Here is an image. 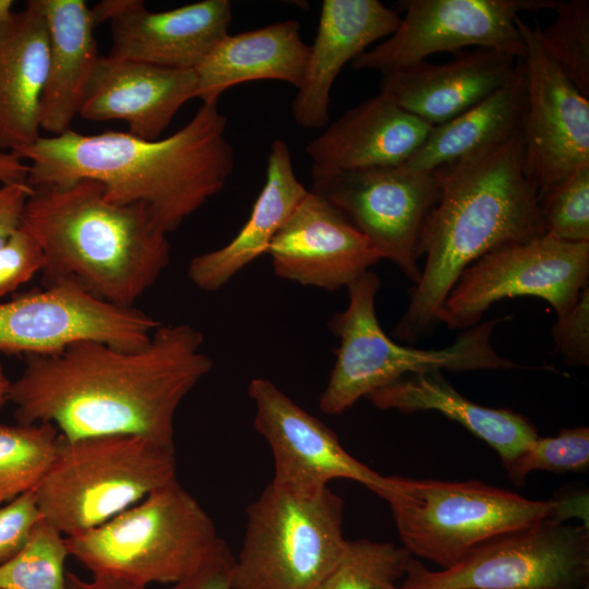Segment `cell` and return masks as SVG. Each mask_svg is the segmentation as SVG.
Here are the masks:
<instances>
[{
  "label": "cell",
  "mask_w": 589,
  "mask_h": 589,
  "mask_svg": "<svg viewBox=\"0 0 589 589\" xmlns=\"http://www.w3.org/2000/svg\"><path fill=\"white\" fill-rule=\"evenodd\" d=\"M203 344L190 324H161L136 350L85 340L26 356L8 399L16 423H50L67 440L135 435L175 445L176 412L213 368Z\"/></svg>",
  "instance_id": "obj_1"
},
{
  "label": "cell",
  "mask_w": 589,
  "mask_h": 589,
  "mask_svg": "<svg viewBox=\"0 0 589 589\" xmlns=\"http://www.w3.org/2000/svg\"><path fill=\"white\" fill-rule=\"evenodd\" d=\"M226 130L227 118L217 103H203L184 127L165 139L71 129L40 136L13 154L28 161L29 187L98 181L107 200L144 205L168 235L225 188L235 168Z\"/></svg>",
  "instance_id": "obj_2"
},
{
  "label": "cell",
  "mask_w": 589,
  "mask_h": 589,
  "mask_svg": "<svg viewBox=\"0 0 589 589\" xmlns=\"http://www.w3.org/2000/svg\"><path fill=\"white\" fill-rule=\"evenodd\" d=\"M435 170L441 194L418 242L424 264L392 330L406 342L418 341L440 323L447 294L470 264L496 248L544 235L521 132Z\"/></svg>",
  "instance_id": "obj_3"
},
{
  "label": "cell",
  "mask_w": 589,
  "mask_h": 589,
  "mask_svg": "<svg viewBox=\"0 0 589 589\" xmlns=\"http://www.w3.org/2000/svg\"><path fill=\"white\" fill-rule=\"evenodd\" d=\"M21 227L44 252L46 287L69 284L120 308H134L170 262L147 208L107 200L91 179L34 187Z\"/></svg>",
  "instance_id": "obj_4"
},
{
  "label": "cell",
  "mask_w": 589,
  "mask_h": 589,
  "mask_svg": "<svg viewBox=\"0 0 589 589\" xmlns=\"http://www.w3.org/2000/svg\"><path fill=\"white\" fill-rule=\"evenodd\" d=\"M376 495L389 505L401 546L441 569L505 533L549 519L584 516L588 500L585 495L534 501L478 480L398 476L386 477Z\"/></svg>",
  "instance_id": "obj_5"
},
{
  "label": "cell",
  "mask_w": 589,
  "mask_h": 589,
  "mask_svg": "<svg viewBox=\"0 0 589 589\" xmlns=\"http://www.w3.org/2000/svg\"><path fill=\"white\" fill-rule=\"evenodd\" d=\"M380 286L381 279L374 272L365 273L347 287L346 309L335 313L328 322L329 329L339 338V346L318 401L324 413H342L361 398L411 374L519 368L497 353L492 345L495 326L506 317L480 322L440 349H419L394 341L385 334L376 315Z\"/></svg>",
  "instance_id": "obj_6"
},
{
  "label": "cell",
  "mask_w": 589,
  "mask_h": 589,
  "mask_svg": "<svg viewBox=\"0 0 589 589\" xmlns=\"http://www.w3.org/2000/svg\"><path fill=\"white\" fill-rule=\"evenodd\" d=\"M177 479L175 445L135 435L67 440L35 494L44 519L64 537L94 529Z\"/></svg>",
  "instance_id": "obj_7"
},
{
  "label": "cell",
  "mask_w": 589,
  "mask_h": 589,
  "mask_svg": "<svg viewBox=\"0 0 589 589\" xmlns=\"http://www.w3.org/2000/svg\"><path fill=\"white\" fill-rule=\"evenodd\" d=\"M219 539L209 515L176 479L105 524L65 537V544L93 577L147 588L183 578Z\"/></svg>",
  "instance_id": "obj_8"
},
{
  "label": "cell",
  "mask_w": 589,
  "mask_h": 589,
  "mask_svg": "<svg viewBox=\"0 0 589 589\" xmlns=\"http://www.w3.org/2000/svg\"><path fill=\"white\" fill-rule=\"evenodd\" d=\"M342 513L329 488L299 496L269 483L248 507L232 589H320L347 546Z\"/></svg>",
  "instance_id": "obj_9"
},
{
  "label": "cell",
  "mask_w": 589,
  "mask_h": 589,
  "mask_svg": "<svg viewBox=\"0 0 589 589\" xmlns=\"http://www.w3.org/2000/svg\"><path fill=\"white\" fill-rule=\"evenodd\" d=\"M405 576V589H588V525L544 520L483 543L448 569L411 557Z\"/></svg>",
  "instance_id": "obj_10"
},
{
  "label": "cell",
  "mask_w": 589,
  "mask_h": 589,
  "mask_svg": "<svg viewBox=\"0 0 589 589\" xmlns=\"http://www.w3.org/2000/svg\"><path fill=\"white\" fill-rule=\"evenodd\" d=\"M589 279V243L545 235L496 248L470 264L447 294L438 322L465 330L494 303L517 297L548 302L556 316L578 301Z\"/></svg>",
  "instance_id": "obj_11"
},
{
  "label": "cell",
  "mask_w": 589,
  "mask_h": 589,
  "mask_svg": "<svg viewBox=\"0 0 589 589\" xmlns=\"http://www.w3.org/2000/svg\"><path fill=\"white\" fill-rule=\"evenodd\" d=\"M311 175L309 190L334 205L382 260L393 262L414 285L421 228L441 194L436 170L401 165Z\"/></svg>",
  "instance_id": "obj_12"
},
{
  "label": "cell",
  "mask_w": 589,
  "mask_h": 589,
  "mask_svg": "<svg viewBox=\"0 0 589 589\" xmlns=\"http://www.w3.org/2000/svg\"><path fill=\"white\" fill-rule=\"evenodd\" d=\"M557 0H402L396 32L356 58L354 70L382 73L425 61L442 51L490 48L522 59L519 13L554 9Z\"/></svg>",
  "instance_id": "obj_13"
},
{
  "label": "cell",
  "mask_w": 589,
  "mask_h": 589,
  "mask_svg": "<svg viewBox=\"0 0 589 589\" xmlns=\"http://www.w3.org/2000/svg\"><path fill=\"white\" fill-rule=\"evenodd\" d=\"M160 325L135 306H116L75 286L56 284L0 302V352L47 356L85 340L136 350Z\"/></svg>",
  "instance_id": "obj_14"
},
{
  "label": "cell",
  "mask_w": 589,
  "mask_h": 589,
  "mask_svg": "<svg viewBox=\"0 0 589 589\" xmlns=\"http://www.w3.org/2000/svg\"><path fill=\"white\" fill-rule=\"evenodd\" d=\"M516 25L525 44L524 163L539 197L589 166V98L546 53L539 25L530 26L520 17Z\"/></svg>",
  "instance_id": "obj_15"
},
{
  "label": "cell",
  "mask_w": 589,
  "mask_h": 589,
  "mask_svg": "<svg viewBox=\"0 0 589 589\" xmlns=\"http://www.w3.org/2000/svg\"><path fill=\"white\" fill-rule=\"evenodd\" d=\"M248 394L255 406L254 428L272 450L274 486L299 496L315 495L336 479L359 482L375 494L385 486L386 476L352 457L332 429L271 380H251Z\"/></svg>",
  "instance_id": "obj_16"
},
{
  "label": "cell",
  "mask_w": 589,
  "mask_h": 589,
  "mask_svg": "<svg viewBox=\"0 0 589 589\" xmlns=\"http://www.w3.org/2000/svg\"><path fill=\"white\" fill-rule=\"evenodd\" d=\"M92 10L95 25L108 22L116 59L194 70L228 34L229 0H203L154 12L141 0H105Z\"/></svg>",
  "instance_id": "obj_17"
},
{
  "label": "cell",
  "mask_w": 589,
  "mask_h": 589,
  "mask_svg": "<svg viewBox=\"0 0 589 589\" xmlns=\"http://www.w3.org/2000/svg\"><path fill=\"white\" fill-rule=\"evenodd\" d=\"M267 254L277 277L327 291L347 288L382 260L334 205L310 190Z\"/></svg>",
  "instance_id": "obj_18"
},
{
  "label": "cell",
  "mask_w": 589,
  "mask_h": 589,
  "mask_svg": "<svg viewBox=\"0 0 589 589\" xmlns=\"http://www.w3.org/2000/svg\"><path fill=\"white\" fill-rule=\"evenodd\" d=\"M195 95L194 70L100 56L79 116L89 121H123L130 134L155 141Z\"/></svg>",
  "instance_id": "obj_19"
},
{
  "label": "cell",
  "mask_w": 589,
  "mask_h": 589,
  "mask_svg": "<svg viewBox=\"0 0 589 589\" xmlns=\"http://www.w3.org/2000/svg\"><path fill=\"white\" fill-rule=\"evenodd\" d=\"M398 14L378 0H324L303 79L291 104L293 121L323 129L329 120L330 92L341 69L374 41L398 28Z\"/></svg>",
  "instance_id": "obj_20"
},
{
  "label": "cell",
  "mask_w": 589,
  "mask_h": 589,
  "mask_svg": "<svg viewBox=\"0 0 589 589\" xmlns=\"http://www.w3.org/2000/svg\"><path fill=\"white\" fill-rule=\"evenodd\" d=\"M431 129V124L378 93L346 111L306 145L311 172L405 165Z\"/></svg>",
  "instance_id": "obj_21"
},
{
  "label": "cell",
  "mask_w": 589,
  "mask_h": 589,
  "mask_svg": "<svg viewBox=\"0 0 589 589\" xmlns=\"http://www.w3.org/2000/svg\"><path fill=\"white\" fill-rule=\"evenodd\" d=\"M519 60L494 49L474 48L446 63L422 61L382 73L380 93L432 127L438 125L502 87Z\"/></svg>",
  "instance_id": "obj_22"
},
{
  "label": "cell",
  "mask_w": 589,
  "mask_h": 589,
  "mask_svg": "<svg viewBox=\"0 0 589 589\" xmlns=\"http://www.w3.org/2000/svg\"><path fill=\"white\" fill-rule=\"evenodd\" d=\"M48 56L45 19L27 1L0 27V152L16 153L41 136Z\"/></svg>",
  "instance_id": "obj_23"
},
{
  "label": "cell",
  "mask_w": 589,
  "mask_h": 589,
  "mask_svg": "<svg viewBox=\"0 0 589 589\" xmlns=\"http://www.w3.org/2000/svg\"><path fill=\"white\" fill-rule=\"evenodd\" d=\"M44 16L49 41L48 73L40 103V130L50 136L71 130L98 63L95 23L84 0H29Z\"/></svg>",
  "instance_id": "obj_24"
},
{
  "label": "cell",
  "mask_w": 589,
  "mask_h": 589,
  "mask_svg": "<svg viewBox=\"0 0 589 589\" xmlns=\"http://www.w3.org/2000/svg\"><path fill=\"white\" fill-rule=\"evenodd\" d=\"M308 193L297 178L290 149L283 140L269 148L266 179L251 215L226 245L193 257L188 278L200 290L213 292L226 286L238 273L267 253L276 233Z\"/></svg>",
  "instance_id": "obj_25"
},
{
  "label": "cell",
  "mask_w": 589,
  "mask_h": 589,
  "mask_svg": "<svg viewBox=\"0 0 589 589\" xmlns=\"http://www.w3.org/2000/svg\"><path fill=\"white\" fill-rule=\"evenodd\" d=\"M309 51L296 20L227 34L194 69L195 98L202 104L217 103L228 88L260 80L281 81L298 87Z\"/></svg>",
  "instance_id": "obj_26"
},
{
  "label": "cell",
  "mask_w": 589,
  "mask_h": 589,
  "mask_svg": "<svg viewBox=\"0 0 589 589\" xmlns=\"http://www.w3.org/2000/svg\"><path fill=\"white\" fill-rule=\"evenodd\" d=\"M366 398L381 410L437 411L491 446L504 466L538 436L533 424L524 416L471 401L449 384L442 371L404 376Z\"/></svg>",
  "instance_id": "obj_27"
},
{
  "label": "cell",
  "mask_w": 589,
  "mask_h": 589,
  "mask_svg": "<svg viewBox=\"0 0 589 589\" xmlns=\"http://www.w3.org/2000/svg\"><path fill=\"white\" fill-rule=\"evenodd\" d=\"M526 105L522 59L508 81L452 120L433 125L420 148L405 164L432 171L521 132Z\"/></svg>",
  "instance_id": "obj_28"
},
{
  "label": "cell",
  "mask_w": 589,
  "mask_h": 589,
  "mask_svg": "<svg viewBox=\"0 0 589 589\" xmlns=\"http://www.w3.org/2000/svg\"><path fill=\"white\" fill-rule=\"evenodd\" d=\"M59 440L50 423H0V506L36 488Z\"/></svg>",
  "instance_id": "obj_29"
},
{
  "label": "cell",
  "mask_w": 589,
  "mask_h": 589,
  "mask_svg": "<svg viewBox=\"0 0 589 589\" xmlns=\"http://www.w3.org/2000/svg\"><path fill=\"white\" fill-rule=\"evenodd\" d=\"M65 537L41 518L24 548L0 565V589H68Z\"/></svg>",
  "instance_id": "obj_30"
},
{
  "label": "cell",
  "mask_w": 589,
  "mask_h": 589,
  "mask_svg": "<svg viewBox=\"0 0 589 589\" xmlns=\"http://www.w3.org/2000/svg\"><path fill=\"white\" fill-rule=\"evenodd\" d=\"M410 560L404 546L390 542L348 540L342 557L320 589H388L406 574Z\"/></svg>",
  "instance_id": "obj_31"
},
{
  "label": "cell",
  "mask_w": 589,
  "mask_h": 589,
  "mask_svg": "<svg viewBox=\"0 0 589 589\" xmlns=\"http://www.w3.org/2000/svg\"><path fill=\"white\" fill-rule=\"evenodd\" d=\"M555 17L540 28L546 53L585 97L589 98V1H557Z\"/></svg>",
  "instance_id": "obj_32"
},
{
  "label": "cell",
  "mask_w": 589,
  "mask_h": 589,
  "mask_svg": "<svg viewBox=\"0 0 589 589\" xmlns=\"http://www.w3.org/2000/svg\"><path fill=\"white\" fill-rule=\"evenodd\" d=\"M588 467V426L562 429L554 436L538 435L504 466L516 485H524L532 471L584 472Z\"/></svg>",
  "instance_id": "obj_33"
},
{
  "label": "cell",
  "mask_w": 589,
  "mask_h": 589,
  "mask_svg": "<svg viewBox=\"0 0 589 589\" xmlns=\"http://www.w3.org/2000/svg\"><path fill=\"white\" fill-rule=\"evenodd\" d=\"M544 235L570 243H589V166L538 197Z\"/></svg>",
  "instance_id": "obj_34"
},
{
  "label": "cell",
  "mask_w": 589,
  "mask_h": 589,
  "mask_svg": "<svg viewBox=\"0 0 589 589\" xmlns=\"http://www.w3.org/2000/svg\"><path fill=\"white\" fill-rule=\"evenodd\" d=\"M44 265L40 245L20 225L0 248V298L14 292L41 273Z\"/></svg>",
  "instance_id": "obj_35"
},
{
  "label": "cell",
  "mask_w": 589,
  "mask_h": 589,
  "mask_svg": "<svg viewBox=\"0 0 589 589\" xmlns=\"http://www.w3.org/2000/svg\"><path fill=\"white\" fill-rule=\"evenodd\" d=\"M41 518L34 489L0 506V565L24 548Z\"/></svg>",
  "instance_id": "obj_36"
},
{
  "label": "cell",
  "mask_w": 589,
  "mask_h": 589,
  "mask_svg": "<svg viewBox=\"0 0 589 589\" xmlns=\"http://www.w3.org/2000/svg\"><path fill=\"white\" fill-rule=\"evenodd\" d=\"M552 337L566 364H589V286L584 288L568 312L557 316Z\"/></svg>",
  "instance_id": "obj_37"
},
{
  "label": "cell",
  "mask_w": 589,
  "mask_h": 589,
  "mask_svg": "<svg viewBox=\"0 0 589 589\" xmlns=\"http://www.w3.org/2000/svg\"><path fill=\"white\" fill-rule=\"evenodd\" d=\"M233 563L229 546L219 539L193 570L165 589H232Z\"/></svg>",
  "instance_id": "obj_38"
},
{
  "label": "cell",
  "mask_w": 589,
  "mask_h": 589,
  "mask_svg": "<svg viewBox=\"0 0 589 589\" xmlns=\"http://www.w3.org/2000/svg\"><path fill=\"white\" fill-rule=\"evenodd\" d=\"M27 183L0 184V248L20 227L23 208L32 194Z\"/></svg>",
  "instance_id": "obj_39"
},
{
  "label": "cell",
  "mask_w": 589,
  "mask_h": 589,
  "mask_svg": "<svg viewBox=\"0 0 589 589\" xmlns=\"http://www.w3.org/2000/svg\"><path fill=\"white\" fill-rule=\"evenodd\" d=\"M65 579L68 589H147L130 581L105 576L93 577L88 581L72 572H67Z\"/></svg>",
  "instance_id": "obj_40"
},
{
  "label": "cell",
  "mask_w": 589,
  "mask_h": 589,
  "mask_svg": "<svg viewBox=\"0 0 589 589\" xmlns=\"http://www.w3.org/2000/svg\"><path fill=\"white\" fill-rule=\"evenodd\" d=\"M28 164L13 153L0 152V184L27 183Z\"/></svg>",
  "instance_id": "obj_41"
},
{
  "label": "cell",
  "mask_w": 589,
  "mask_h": 589,
  "mask_svg": "<svg viewBox=\"0 0 589 589\" xmlns=\"http://www.w3.org/2000/svg\"><path fill=\"white\" fill-rule=\"evenodd\" d=\"M11 381L5 374L3 365L0 363V409L9 402L8 395Z\"/></svg>",
  "instance_id": "obj_42"
},
{
  "label": "cell",
  "mask_w": 589,
  "mask_h": 589,
  "mask_svg": "<svg viewBox=\"0 0 589 589\" xmlns=\"http://www.w3.org/2000/svg\"><path fill=\"white\" fill-rule=\"evenodd\" d=\"M13 4H14V1L0 0V27L12 13Z\"/></svg>",
  "instance_id": "obj_43"
},
{
  "label": "cell",
  "mask_w": 589,
  "mask_h": 589,
  "mask_svg": "<svg viewBox=\"0 0 589 589\" xmlns=\"http://www.w3.org/2000/svg\"><path fill=\"white\" fill-rule=\"evenodd\" d=\"M388 589H405V588H402V587H397L396 585H394V586L389 587Z\"/></svg>",
  "instance_id": "obj_44"
}]
</instances>
